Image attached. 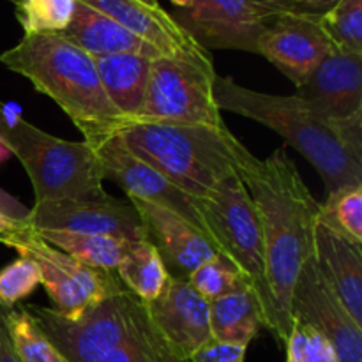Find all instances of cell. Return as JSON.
Here are the masks:
<instances>
[{"mask_svg": "<svg viewBox=\"0 0 362 362\" xmlns=\"http://www.w3.org/2000/svg\"><path fill=\"white\" fill-rule=\"evenodd\" d=\"M262 226L265 272L274 308V338L285 345L292 329V293L299 272L315 251L322 204L311 194L285 148L258 159L247 152L239 166Z\"/></svg>", "mask_w": 362, "mask_h": 362, "instance_id": "6da1fadb", "label": "cell"}, {"mask_svg": "<svg viewBox=\"0 0 362 362\" xmlns=\"http://www.w3.org/2000/svg\"><path fill=\"white\" fill-rule=\"evenodd\" d=\"M0 62L52 98L87 144L113 136L126 120L106 95L94 59L59 34L23 35Z\"/></svg>", "mask_w": 362, "mask_h": 362, "instance_id": "7a4b0ae2", "label": "cell"}, {"mask_svg": "<svg viewBox=\"0 0 362 362\" xmlns=\"http://www.w3.org/2000/svg\"><path fill=\"white\" fill-rule=\"evenodd\" d=\"M115 136L131 154L194 198L239 173L250 152L228 127L202 124L126 119Z\"/></svg>", "mask_w": 362, "mask_h": 362, "instance_id": "3957f363", "label": "cell"}, {"mask_svg": "<svg viewBox=\"0 0 362 362\" xmlns=\"http://www.w3.org/2000/svg\"><path fill=\"white\" fill-rule=\"evenodd\" d=\"M214 99L219 112H232L264 124L311 163L327 193L362 186V163L339 144L334 129L299 95H276L216 76Z\"/></svg>", "mask_w": 362, "mask_h": 362, "instance_id": "277c9868", "label": "cell"}, {"mask_svg": "<svg viewBox=\"0 0 362 362\" xmlns=\"http://www.w3.org/2000/svg\"><path fill=\"white\" fill-rule=\"evenodd\" d=\"M0 140L23 165L34 189V204L106 194L103 165L85 140H62L25 119L13 127H0Z\"/></svg>", "mask_w": 362, "mask_h": 362, "instance_id": "5b68a950", "label": "cell"}, {"mask_svg": "<svg viewBox=\"0 0 362 362\" xmlns=\"http://www.w3.org/2000/svg\"><path fill=\"white\" fill-rule=\"evenodd\" d=\"M202 218L216 250L240 269L262 304L265 329L274 332V308L265 272V251L257 209L239 173L226 177L198 198Z\"/></svg>", "mask_w": 362, "mask_h": 362, "instance_id": "8992f818", "label": "cell"}, {"mask_svg": "<svg viewBox=\"0 0 362 362\" xmlns=\"http://www.w3.org/2000/svg\"><path fill=\"white\" fill-rule=\"evenodd\" d=\"M69 362H101L129 339L144 320L145 304L124 288L67 318L52 308H25Z\"/></svg>", "mask_w": 362, "mask_h": 362, "instance_id": "52a82bcc", "label": "cell"}, {"mask_svg": "<svg viewBox=\"0 0 362 362\" xmlns=\"http://www.w3.org/2000/svg\"><path fill=\"white\" fill-rule=\"evenodd\" d=\"M214 64L161 55L151 62L140 113L129 120L226 127L214 99Z\"/></svg>", "mask_w": 362, "mask_h": 362, "instance_id": "ba28073f", "label": "cell"}, {"mask_svg": "<svg viewBox=\"0 0 362 362\" xmlns=\"http://www.w3.org/2000/svg\"><path fill=\"white\" fill-rule=\"evenodd\" d=\"M0 243L37 264L41 285L53 304L52 310L67 318L78 317L92 304L126 288L115 272L81 264L42 240L32 228L9 232Z\"/></svg>", "mask_w": 362, "mask_h": 362, "instance_id": "9c48e42d", "label": "cell"}, {"mask_svg": "<svg viewBox=\"0 0 362 362\" xmlns=\"http://www.w3.org/2000/svg\"><path fill=\"white\" fill-rule=\"evenodd\" d=\"M32 230H62V232L108 235L126 240L145 239L140 214L129 200L110 197L62 198L34 204L28 214Z\"/></svg>", "mask_w": 362, "mask_h": 362, "instance_id": "30bf717a", "label": "cell"}, {"mask_svg": "<svg viewBox=\"0 0 362 362\" xmlns=\"http://www.w3.org/2000/svg\"><path fill=\"white\" fill-rule=\"evenodd\" d=\"M88 145H92L101 161L105 180L115 182L120 189H124L127 198H140L168 209L209 237L198 198L187 194L158 170L131 154L119 136L113 134Z\"/></svg>", "mask_w": 362, "mask_h": 362, "instance_id": "8fae6325", "label": "cell"}, {"mask_svg": "<svg viewBox=\"0 0 362 362\" xmlns=\"http://www.w3.org/2000/svg\"><path fill=\"white\" fill-rule=\"evenodd\" d=\"M292 318L324 332L334 346L338 362H362V325L354 322L325 281L315 255L303 265L293 286Z\"/></svg>", "mask_w": 362, "mask_h": 362, "instance_id": "7c38bea8", "label": "cell"}, {"mask_svg": "<svg viewBox=\"0 0 362 362\" xmlns=\"http://www.w3.org/2000/svg\"><path fill=\"white\" fill-rule=\"evenodd\" d=\"M170 14L207 52L239 49L255 55L258 37L271 21L246 0H197Z\"/></svg>", "mask_w": 362, "mask_h": 362, "instance_id": "4fadbf2b", "label": "cell"}, {"mask_svg": "<svg viewBox=\"0 0 362 362\" xmlns=\"http://www.w3.org/2000/svg\"><path fill=\"white\" fill-rule=\"evenodd\" d=\"M334 49L320 20L281 14L265 25L258 37L257 55L278 67L296 87H299L311 71Z\"/></svg>", "mask_w": 362, "mask_h": 362, "instance_id": "5bb4252c", "label": "cell"}, {"mask_svg": "<svg viewBox=\"0 0 362 362\" xmlns=\"http://www.w3.org/2000/svg\"><path fill=\"white\" fill-rule=\"evenodd\" d=\"M145 308L156 331L182 359L189 361L212 339L211 303L187 279L170 276L158 299Z\"/></svg>", "mask_w": 362, "mask_h": 362, "instance_id": "9a60e30c", "label": "cell"}, {"mask_svg": "<svg viewBox=\"0 0 362 362\" xmlns=\"http://www.w3.org/2000/svg\"><path fill=\"white\" fill-rule=\"evenodd\" d=\"M129 202L144 223L145 239L158 250L173 278L189 279L204 262L219 253L207 235L175 212L140 198H129Z\"/></svg>", "mask_w": 362, "mask_h": 362, "instance_id": "2e32d148", "label": "cell"}, {"mask_svg": "<svg viewBox=\"0 0 362 362\" xmlns=\"http://www.w3.org/2000/svg\"><path fill=\"white\" fill-rule=\"evenodd\" d=\"M306 101L327 122L362 112V55L334 48L297 87Z\"/></svg>", "mask_w": 362, "mask_h": 362, "instance_id": "e0dca14e", "label": "cell"}, {"mask_svg": "<svg viewBox=\"0 0 362 362\" xmlns=\"http://www.w3.org/2000/svg\"><path fill=\"white\" fill-rule=\"evenodd\" d=\"M80 2L113 18L124 28L156 46L163 55L214 64L211 53L202 48L184 28H180L172 14L161 6L151 7L136 0H80Z\"/></svg>", "mask_w": 362, "mask_h": 362, "instance_id": "ac0fdd59", "label": "cell"}, {"mask_svg": "<svg viewBox=\"0 0 362 362\" xmlns=\"http://www.w3.org/2000/svg\"><path fill=\"white\" fill-rule=\"evenodd\" d=\"M313 255L325 281L354 322L362 325V244L346 239L318 216Z\"/></svg>", "mask_w": 362, "mask_h": 362, "instance_id": "d6986e66", "label": "cell"}, {"mask_svg": "<svg viewBox=\"0 0 362 362\" xmlns=\"http://www.w3.org/2000/svg\"><path fill=\"white\" fill-rule=\"evenodd\" d=\"M60 37L73 42L90 57L113 55V53H134V55L158 59L163 53L151 42L134 35L113 18L106 16L101 11L76 0L73 20L66 30L60 32Z\"/></svg>", "mask_w": 362, "mask_h": 362, "instance_id": "ffe728a7", "label": "cell"}, {"mask_svg": "<svg viewBox=\"0 0 362 362\" xmlns=\"http://www.w3.org/2000/svg\"><path fill=\"white\" fill-rule=\"evenodd\" d=\"M92 59L112 105L122 117L134 119L144 105L152 59L134 53H113Z\"/></svg>", "mask_w": 362, "mask_h": 362, "instance_id": "44dd1931", "label": "cell"}, {"mask_svg": "<svg viewBox=\"0 0 362 362\" xmlns=\"http://www.w3.org/2000/svg\"><path fill=\"white\" fill-rule=\"evenodd\" d=\"M262 327L264 310L250 283L211 303L212 339L247 349Z\"/></svg>", "mask_w": 362, "mask_h": 362, "instance_id": "7402d4cb", "label": "cell"}, {"mask_svg": "<svg viewBox=\"0 0 362 362\" xmlns=\"http://www.w3.org/2000/svg\"><path fill=\"white\" fill-rule=\"evenodd\" d=\"M119 281L144 304L159 297L170 278L158 250L147 239L131 240L126 255L115 269Z\"/></svg>", "mask_w": 362, "mask_h": 362, "instance_id": "603a6c76", "label": "cell"}, {"mask_svg": "<svg viewBox=\"0 0 362 362\" xmlns=\"http://www.w3.org/2000/svg\"><path fill=\"white\" fill-rule=\"evenodd\" d=\"M34 232L42 240L69 257L76 258L81 264L112 272H115V269L119 267L131 243V240L117 239V237L62 232V230H34Z\"/></svg>", "mask_w": 362, "mask_h": 362, "instance_id": "cb8c5ba5", "label": "cell"}, {"mask_svg": "<svg viewBox=\"0 0 362 362\" xmlns=\"http://www.w3.org/2000/svg\"><path fill=\"white\" fill-rule=\"evenodd\" d=\"M6 324L21 362H69L25 308L7 310Z\"/></svg>", "mask_w": 362, "mask_h": 362, "instance_id": "d4e9b609", "label": "cell"}, {"mask_svg": "<svg viewBox=\"0 0 362 362\" xmlns=\"http://www.w3.org/2000/svg\"><path fill=\"white\" fill-rule=\"evenodd\" d=\"M76 0H16L14 16L23 35L60 34L73 20Z\"/></svg>", "mask_w": 362, "mask_h": 362, "instance_id": "484cf974", "label": "cell"}, {"mask_svg": "<svg viewBox=\"0 0 362 362\" xmlns=\"http://www.w3.org/2000/svg\"><path fill=\"white\" fill-rule=\"evenodd\" d=\"M147 310V308H145ZM101 362H191L177 356L168 343L161 338L152 325L151 318L145 313L133 334L122 346L110 354Z\"/></svg>", "mask_w": 362, "mask_h": 362, "instance_id": "4316f807", "label": "cell"}, {"mask_svg": "<svg viewBox=\"0 0 362 362\" xmlns=\"http://www.w3.org/2000/svg\"><path fill=\"white\" fill-rule=\"evenodd\" d=\"M320 219L352 243L362 244V186L329 193L320 207Z\"/></svg>", "mask_w": 362, "mask_h": 362, "instance_id": "83f0119b", "label": "cell"}, {"mask_svg": "<svg viewBox=\"0 0 362 362\" xmlns=\"http://www.w3.org/2000/svg\"><path fill=\"white\" fill-rule=\"evenodd\" d=\"M187 281L191 283L194 290L204 297L205 300L219 299L233 290L240 288L243 285L250 283L246 276L240 272V269L233 264L225 255L218 253L211 260L204 262L193 274L189 276Z\"/></svg>", "mask_w": 362, "mask_h": 362, "instance_id": "f1b7e54d", "label": "cell"}, {"mask_svg": "<svg viewBox=\"0 0 362 362\" xmlns=\"http://www.w3.org/2000/svg\"><path fill=\"white\" fill-rule=\"evenodd\" d=\"M320 23L334 48L362 55V0H339Z\"/></svg>", "mask_w": 362, "mask_h": 362, "instance_id": "f546056e", "label": "cell"}, {"mask_svg": "<svg viewBox=\"0 0 362 362\" xmlns=\"http://www.w3.org/2000/svg\"><path fill=\"white\" fill-rule=\"evenodd\" d=\"M285 349L286 362H338L334 346L327 336L299 318H292Z\"/></svg>", "mask_w": 362, "mask_h": 362, "instance_id": "4dcf8cb0", "label": "cell"}, {"mask_svg": "<svg viewBox=\"0 0 362 362\" xmlns=\"http://www.w3.org/2000/svg\"><path fill=\"white\" fill-rule=\"evenodd\" d=\"M41 285V271L28 257H18L0 271V308L13 310Z\"/></svg>", "mask_w": 362, "mask_h": 362, "instance_id": "1f68e13d", "label": "cell"}, {"mask_svg": "<svg viewBox=\"0 0 362 362\" xmlns=\"http://www.w3.org/2000/svg\"><path fill=\"white\" fill-rule=\"evenodd\" d=\"M246 346L223 343L218 339H211L200 350L193 354L191 362H244L246 359Z\"/></svg>", "mask_w": 362, "mask_h": 362, "instance_id": "d6a6232c", "label": "cell"}, {"mask_svg": "<svg viewBox=\"0 0 362 362\" xmlns=\"http://www.w3.org/2000/svg\"><path fill=\"white\" fill-rule=\"evenodd\" d=\"M338 2L339 0H290V6H292V14L320 20Z\"/></svg>", "mask_w": 362, "mask_h": 362, "instance_id": "836d02e7", "label": "cell"}, {"mask_svg": "<svg viewBox=\"0 0 362 362\" xmlns=\"http://www.w3.org/2000/svg\"><path fill=\"white\" fill-rule=\"evenodd\" d=\"M0 212L6 214L9 219H13V221L28 225V214H30V209L25 207L23 204H20L16 198L11 197L9 193H6L2 187H0Z\"/></svg>", "mask_w": 362, "mask_h": 362, "instance_id": "e575fe53", "label": "cell"}, {"mask_svg": "<svg viewBox=\"0 0 362 362\" xmlns=\"http://www.w3.org/2000/svg\"><path fill=\"white\" fill-rule=\"evenodd\" d=\"M246 2L267 20L278 18L281 14H292L290 0H246Z\"/></svg>", "mask_w": 362, "mask_h": 362, "instance_id": "d590c367", "label": "cell"}, {"mask_svg": "<svg viewBox=\"0 0 362 362\" xmlns=\"http://www.w3.org/2000/svg\"><path fill=\"white\" fill-rule=\"evenodd\" d=\"M0 362H21L7 329L6 310L2 308H0Z\"/></svg>", "mask_w": 362, "mask_h": 362, "instance_id": "8d00e7d4", "label": "cell"}, {"mask_svg": "<svg viewBox=\"0 0 362 362\" xmlns=\"http://www.w3.org/2000/svg\"><path fill=\"white\" fill-rule=\"evenodd\" d=\"M21 228H30V226L25 225V223L13 221V219H9L6 214L0 212V239H2L4 235H7L9 232H14V230H21Z\"/></svg>", "mask_w": 362, "mask_h": 362, "instance_id": "74e56055", "label": "cell"}, {"mask_svg": "<svg viewBox=\"0 0 362 362\" xmlns=\"http://www.w3.org/2000/svg\"><path fill=\"white\" fill-rule=\"evenodd\" d=\"M11 156H13V152H11V148L7 147V145L4 144L2 140H0V163L7 161V159H9Z\"/></svg>", "mask_w": 362, "mask_h": 362, "instance_id": "f35d334b", "label": "cell"}, {"mask_svg": "<svg viewBox=\"0 0 362 362\" xmlns=\"http://www.w3.org/2000/svg\"><path fill=\"white\" fill-rule=\"evenodd\" d=\"M170 2H172L173 6H175V9H186V7L193 6V4L197 2V0H170Z\"/></svg>", "mask_w": 362, "mask_h": 362, "instance_id": "ab89813d", "label": "cell"}, {"mask_svg": "<svg viewBox=\"0 0 362 362\" xmlns=\"http://www.w3.org/2000/svg\"><path fill=\"white\" fill-rule=\"evenodd\" d=\"M136 2L145 4V6H151V7H159L158 0H136Z\"/></svg>", "mask_w": 362, "mask_h": 362, "instance_id": "60d3db41", "label": "cell"}]
</instances>
